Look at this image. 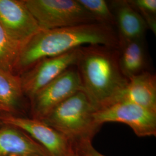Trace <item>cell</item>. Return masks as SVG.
Masks as SVG:
<instances>
[{"label":"cell","instance_id":"1","mask_svg":"<svg viewBox=\"0 0 156 156\" xmlns=\"http://www.w3.org/2000/svg\"><path fill=\"white\" fill-rule=\"evenodd\" d=\"M90 45L118 47L116 31L113 27L97 23L42 30L23 46L14 73L20 75L42 59Z\"/></svg>","mask_w":156,"mask_h":156},{"label":"cell","instance_id":"2","mask_svg":"<svg viewBox=\"0 0 156 156\" xmlns=\"http://www.w3.org/2000/svg\"><path fill=\"white\" fill-rule=\"evenodd\" d=\"M118 47L82 46L76 67L82 91L98 111L117 102L128 83L119 64Z\"/></svg>","mask_w":156,"mask_h":156},{"label":"cell","instance_id":"3","mask_svg":"<svg viewBox=\"0 0 156 156\" xmlns=\"http://www.w3.org/2000/svg\"><path fill=\"white\" fill-rule=\"evenodd\" d=\"M94 106L82 90L79 91L55 108L41 121L62 133L73 147L92 142L102 126L95 120Z\"/></svg>","mask_w":156,"mask_h":156},{"label":"cell","instance_id":"4","mask_svg":"<svg viewBox=\"0 0 156 156\" xmlns=\"http://www.w3.org/2000/svg\"><path fill=\"white\" fill-rule=\"evenodd\" d=\"M42 30L94 23L77 0H23Z\"/></svg>","mask_w":156,"mask_h":156},{"label":"cell","instance_id":"5","mask_svg":"<svg viewBox=\"0 0 156 156\" xmlns=\"http://www.w3.org/2000/svg\"><path fill=\"white\" fill-rule=\"evenodd\" d=\"M81 90L82 87L76 67L68 68L30 100L31 118L44 120L62 102Z\"/></svg>","mask_w":156,"mask_h":156},{"label":"cell","instance_id":"6","mask_svg":"<svg viewBox=\"0 0 156 156\" xmlns=\"http://www.w3.org/2000/svg\"><path fill=\"white\" fill-rule=\"evenodd\" d=\"M96 122L128 125L139 137L156 136V112L129 102L121 101L95 112Z\"/></svg>","mask_w":156,"mask_h":156},{"label":"cell","instance_id":"7","mask_svg":"<svg viewBox=\"0 0 156 156\" xmlns=\"http://www.w3.org/2000/svg\"><path fill=\"white\" fill-rule=\"evenodd\" d=\"M80 49L81 47L59 56L42 59L20 75L23 91L28 101L40 90L68 68L76 66Z\"/></svg>","mask_w":156,"mask_h":156},{"label":"cell","instance_id":"8","mask_svg":"<svg viewBox=\"0 0 156 156\" xmlns=\"http://www.w3.org/2000/svg\"><path fill=\"white\" fill-rule=\"evenodd\" d=\"M4 124L20 128L41 145L50 156H68L73 151L71 142L62 133L41 120L31 117L1 115Z\"/></svg>","mask_w":156,"mask_h":156},{"label":"cell","instance_id":"9","mask_svg":"<svg viewBox=\"0 0 156 156\" xmlns=\"http://www.w3.org/2000/svg\"><path fill=\"white\" fill-rule=\"evenodd\" d=\"M0 25L22 48L42 30L23 0H0Z\"/></svg>","mask_w":156,"mask_h":156},{"label":"cell","instance_id":"10","mask_svg":"<svg viewBox=\"0 0 156 156\" xmlns=\"http://www.w3.org/2000/svg\"><path fill=\"white\" fill-rule=\"evenodd\" d=\"M0 156H50L48 151L20 128L0 126Z\"/></svg>","mask_w":156,"mask_h":156},{"label":"cell","instance_id":"11","mask_svg":"<svg viewBox=\"0 0 156 156\" xmlns=\"http://www.w3.org/2000/svg\"><path fill=\"white\" fill-rule=\"evenodd\" d=\"M109 4L114 15L119 40L144 39L148 27L127 0L113 1Z\"/></svg>","mask_w":156,"mask_h":156},{"label":"cell","instance_id":"12","mask_svg":"<svg viewBox=\"0 0 156 156\" xmlns=\"http://www.w3.org/2000/svg\"><path fill=\"white\" fill-rule=\"evenodd\" d=\"M126 101L156 112V76L149 71L128 79L116 102Z\"/></svg>","mask_w":156,"mask_h":156},{"label":"cell","instance_id":"13","mask_svg":"<svg viewBox=\"0 0 156 156\" xmlns=\"http://www.w3.org/2000/svg\"><path fill=\"white\" fill-rule=\"evenodd\" d=\"M24 98L20 75L0 69V114L23 116Z\"/></svg>","mask_w":156,"mask_h":156},{"label":"cell","instance_id":"14","mask_svg":"<svg viewBox=\"0 0 156 156\" xmlns=\"http://www.w3.org/2000/svg\"><path fill=\"white\" fill-rule=\"evenodd\" d=\"M144 39L119 40V64L123 75L129 79L148 71Z\"/></svg>","mask_w":156,"mask_h":156},{"label":"cell","instance_id":"15","mask_svg":"<svg viewBox=\"0 0 156 156\" xmlns=\"http://www.w3.org/2000/svg\"><path fill=\"white\" fill-rule=\"evenodd\" d=\"M22 46L6 34L0 25V69L14 73Z\"/></svg>","mask_w":156,"mask_h":156},{"label":"cell","instance_id":"16","mask_svg":"<svg viewBox=\"0 0 156 156\" xmlns=\"http://www.w3.org/2000/svg\"><path fill=\"white\" fill-rule=\"evenodd\" d=\"M97 23L113 27L115 18L109 2L104 0H77Z\"/></svg>","mask_w":156,"mask_h":156},{"label":"cell","instance_id":"17","mask_svg":"<svg viewBox=\"0 0 156 156\" xmlns=\"http://www.w3.org/2000/svg\"><path fill=\"white\" fill-rule=\"evenodd\" d=\"M127 1L143 18L148 29L156 34V0H127Z\"/></svg>","mask_w":156,"mask_h":156},{"label":"cell","instance_id":"18","mask_svg":"<svg viewBox=\"0 0 156 156\" xmlns=\"http://www.w3.org/2000/svg\"><path fill=\"white\" fill-rule=\"evenodd\" d=\"M73 150L81 156H106L96 150L92 142L87 141L79 143L73 147Z\"/></svg>","mask_w":156,"mask_h":156},{"label":"cell","instance_id":"19","mask_svg":"<svg viewBox=\"0 0 156 156\" xmlns=\"http://www.w3.org/2000/svg\"><path fill=\"white\" fill-rule=\"evenodd\" d=\"M68 156H80L79 154H78V153H76L75 151L73 150V151H72L69 155Z\"/></svg>","mask_w":156,"mask_h":156},{"label":"cell","instance_id":"20","mask_svg":"<svg viewBox=\"0 0 156 156\" xmlns=\"http://www.w3.org/2000/svg\"><path fill=\"white\" fill-rule=\"evenodd\" d=\"M3 124H4V123L2 122V119H1V115L0 114V126H2V125H3Z\"/></svg>","mask_w":156,"mask_h":156}]
</instances>
